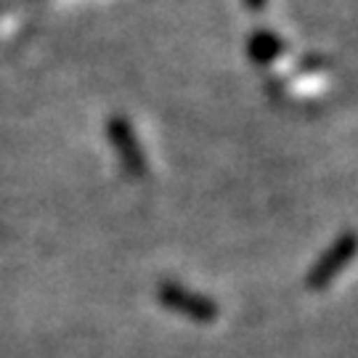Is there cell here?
Segmentation results:
<instances>
[{"instance_id":"obj_1","label":"cell","mask_w":358,"mask_h":358,"mask_svg":"<svg viewBox=\"0 0 358 358\" xmlns=\"http://www.w3.org/2000/svg\"><path fill=\"white\" fill-rule=\"evenodd\" d=\"M157 297L159 303L178 313V316H186L192 321H199V324H210V321L217 319V306L215 300H210L205 294L192 292V289H183L180 284L176 282H162L159 289H157Z\"/></svg>"},{"instance_id":"obj_2","label":"cell","mask_w":358,"mask_h":358,"mask_svg":"<svg viewBox=\"0 0 358 358\" xmlns=\"http://www.w3.org/2000/svg\"><path fill=\"white\" fill-rule=\"evenodd\" d=\"M356 255H358V234L340 236V239L321 255V260L316 263V268L308 273L306 284L310 289H324V287H329V282H334Z\"/></svg>"},{"instance_id":"obj_3","label":"cell","mask_w":358,"mask_h":358,"mask_svg":"<svg viewBox=\"0 0 358 358\" xmlns=\"http://www.w3.org/2000/svg\"><path fill=\"white\" fill-rule=\"evenodd\" d=\"M109 141L120 154V162L128 170L133 178H141L146 173V157H143L138 138L130 128V122L125 117H112L109 120Z\"/></svg>"},{"instance_id":"obj_4","label":"cell","mask_w":358,"mask_h":358,"mask_svg":"<svg viewBox=\"0 0 358 358\" xmlns=\"http://www.w3.org/2000/svg\"><path fill=\"white\" fill-rule=\"evenodd\" d=\"M282 53V40L276 38L273 32H255L252 38H250V56L260 62V64H266L271 59H276Z\"/></svg>"},{"instance_id":"obj_5","label":"cell","mask_w":358,"mask_h":358,"mask_svg":"<svg viewBox=\"0 0 358 358\" xmlns=\"http://www.w3.org/2000/svg\"><path fill=\"white\" fill-rule=\"evenodd\" d=\"M244 3H247L250 8H255V11H260V8L266 6V0H244Z\"/></svg>"}]
</instances>
